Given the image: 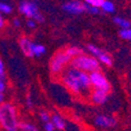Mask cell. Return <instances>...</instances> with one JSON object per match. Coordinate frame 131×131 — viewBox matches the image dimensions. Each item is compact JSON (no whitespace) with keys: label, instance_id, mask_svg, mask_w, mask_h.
<instances>
[{"label":"cell","instance_id":"obj_22","mask_svg":"<svg viewBox=\"0 0 131 131\" xmlns=\"http://www.w3.org/2000/svg\"><path fill=\"white\" fill-rule=\"evenodd\" d=\"M43 130L44 131H56V128H54L51 121H49L46 123H43Z\"/></svg>","mask_w":131,"mask_h":131},{"label":"cell","instance_id":"obj_4","mask_svg":"<svg viewBox=\"0 0 131 131\" xmlns=\"http://www.w3.org/2000/svg\"><path fill=\"white\" fill-rule=\"evenodd\" d=\"M71 62V58L65 52V50H59L49 60V71L53 77H60V74L68 67Z\"/></svg>","mask_w":131,"mask_h":131},{"label":"cell","instance_id":"obj_27","mask_svg":"<svg viewBox=\"0 0 131 131\" xmlns=\"http://www.w3.org/2000/svg\"><path fill=\"white\" fill-rule=\"evenodd\" d=\"M13 25H14V27H16V28H20L21 25H22V23H21V20L18 19V18L13 19Z\"/></svg>","mask_w":131,"mask_h":131},{"label":"cell","instance_id":"obj_1","mask_svg":"<svg viewBox=\"0 0 131 131\" xmlns=\"http://www.w3.org/2000/svg\"><path fill=\"white\" fill-rule=\"evenodd\" d=\"M59 78L64 87H66L67 90L74 95L88 96L92 90L89 73L79 70L70 65L65 68Z\"/></svg>","mask_w":131,"mask_h":131},{"label":"cell","instance_id":"obj_18","mask_svg":"<svg viewBox=\"0 0 131 131\" xmlns=\"http://www.w3.org/2000/svg\"><path fill=\"white\" fill-rule=\"evenodd\" d=\"M13 12V6L7 2L0 1V14L2 15H9Z\"/></svg>","mask_w":131,"mask_h":131},{"label":"cell","instance_id":"obj_23","mask_svg":"<svg viewBox=\"0 0 131 131\" xmlns=\"http://www.w3.org/2000/svg\"><path fill=\"white\" fill-rule=\"evenodd\" d=\"M86 13H88V14H92V15H96V14H99V13H100V8L87 5V7H86Z\"/></svg>","mask_w":131,"mask_h":131},{"label":"cell","instance_id":"obj_8","mask_svg":"<svg viewBox=\"0 0 131 131\" xmlns=\"http://www.w3.org/2000/svg\"><path fill=\"white\" fill-rule=\"evenodd\" d=\"M86 7L87 4L80 0H68L62 5V9L69 15H81L86 13Z\"/></svg>","mask_w":131,"mask_h":131},{"label":"cell","instance_id":"obj_19","mask_svg":"<svg viewBox=\"0 0 131 131\" xmlns=\"http://www.w3.org/2000/svg\"><path fill=\"white\" fill-rule=\"evenodd\" d=\"M50 118H51V114H50L47 110H44V109H42V110L39 111V119H40L42 123L49 122Z\"/></svg>","mask_w":131,"mask_h":131},{"label":"cell","instance_id":"obj_16","mask_svg":"<svg viewBox=\"0 0 131 131\" xmlns=\"http://www.w3.org/2000/svg\"><path fill=\"white\" fill-rule=\"evenodd\" d=\"M65 50V52H66L68 56L71 58V59H73V58H75V57H78V56H80V54H82V53H84V50L80 47V46H78V45H73V46H68V47H66L64 49Z\"/></svg>","mask_w":131,"mask_h":131},{"label":"cell","instance_id":"obj_7","mask_svg":"<svg viewBox=\"0 0 131 131\" xmlns=\"http://www.w3.org/2000/svg\"><path fill=\"white\" fill-rule=\"evenodd\" d=\"M89 79H90L91 87L93 89H100V90H105L109 92V90L111 88V85L109 83L108 79L101 70L89 73Z\"/></svg>","mask_w":131,"mask_h":131},{"label":"cell","instance_id":"obj_13","mask_svg":"<svg viewBox=\"0 0 131 131\" xmlns=\"http://www.w3.org/2000/svg\"><path fill=\"white\" fill-rule=\"evenodd\" d=\"M46 52V47L45 45H43L42 43H35L32 44V56L36 58H40L42 56H44Z\"/></svg>","mask_w":131,"mask_h":131},{"label":"cell","instance_id":"obj_6","mask_svg":"<svg viewBox=\"0 0 131 131\" xmlns=\"http://www.w3.org/2000/svg\"><path fill=\"white\" fill-rule=\"evenodd\" d=\"M86 49L88 51L89 54H91L92 57H94L97 61L100 62L101 65H104V66H111L112 65V58L107 51L101 49L100 47H97L94 44H87L86 45Z\"/></svg>","mask_w":131,"mask_h":131},{"label":"cell","instance_id":"obj_15","mask_svg":"<svg viewBox=\"0 0 131 131\" xmlns=\"http://www.w3.org/2000/svg\"><path fill=\"white\" fill-rule=\"evenodd\" d=\"M18 130L19 131H40L37 125L27 121H20Z\"/></svg>","mask_w":131,"mask_h":131},{"label":"cell","instance_id":"obj_28","mask_svg":"<svg viewBox=\"0 0 131 131\" xmlns=\"http://www.w3.org/2000/svg\"><path fill=\"white\" fill-rule=\"evenodd\" d=\"M5 26V19L2 14H0V29H2Z\"/></svg>","mask_w":131,"mask_h":131},{"label":"cell","instance_id":"obj_29","mask_svg":"<svg viewBox=\"0 0 131 131\" xmlns=\"http://www.w3.org/2000/svg\"><path fill=\"white\" fill-rule=\"evenodd\" d=\"M25 104H26V107H27V108H29V109L34 107V103H32V101H31V99H30L29 96H28L27 99H26V102H25Z\"/></svg>","mask_w":131,"mask_h":131},{"label":"cell","instance_id":"obj_5","mask_svg":"<svg viewBox=\"0 0 131 131\" xmlns=\"http://www.w3.org/2000/svg\"><path fill=\"white\" fill-rule=\"evenodd\" d=\"M18 9L21 15H23L27 19L35 20L37 23L44 22V16L40 12L39 6L35 1L31 0H22L18 6Z\"/></svg>","mask_w":131,"mask_h":131},{"label":"cell","instance_id":"obj_14","mask_svg":"<svg viewBox=\"0 0 131 131\" xmlns=\"http://www.w3.org/2000/svg\"><path fill=\"white\" fill-rule=\"evenodd\" d=\"M112 20H113L114 24H116L121 29H127V28L131 27V22L128 19H126V18L119 17V16H115V17H113Z\"/></svg>","mask_w":131,"mask_h":131},{"label":"cell","instance_id":"obj_25","mask_svg":"<svg viewBox=\"0 0 131 131\" xmlns=\"http://www.w3.org/2000/svg\"><path fill=\"white\" fill-rule=\"evenodd\" d=\"M25 25H26V27L29 28V29H34V28H36V26H37V22H36L35 20H32V19H27L26 22H25Z\"/></svg>","mask_w":131,"mask_h":131},{"label":"cell","instance_id":"obj_26","mask_svg":"<svg viewBox=\"0 0 131 131\" xmlns=\"http://www.w3.org/2000/svg\"><path fill=\"white\" fill-rule=\"evenodd\" d=\"M0 77H5V66L1 58H0Z\"/></svg>","mask_w":131,"mask_h":131},{"label":"cell","instance_id":"obj_20","mask_svg":"<svg viewBox=\"0 0 131 131\" xmlns=\"http://www.w3.org/2000/svg\"><path fill=\"white\" fill-rule=\"evenodd\" d=\"M118 34L122 39L127 40V41H131V27L127 28V29H121Z\"/></svg>","mask_w":131,"mask_h":131},{"label":"cell","instance_id":"obj_2","mask_svg":"<svg viewBox=\"0 0 131 131\" xmlns=\"http://www.w3.org/2000/svg\"><path fill=\"white\" fill-rule=\"evenodd\" d=\"M19 123L17 107L10 102H3L0 105V128L3 131H17Z\"/></svg>","mask_w":131,"mask_h":131},{"label":"cell","instance_id":"obj_17","mask_svg":"<svg viewBox=\"0 0 131 131\" xmlns=\"http://www.w3.org/2000/svg\"><path fill=\"white\" fill-rule=\"evenodd\" d=\"M100 8L106 14H112L115 10V5L112 1H110V0H104V2Z\"/></svg>","mask_w":131,"mask_h":131},{"label":"cell","instance_id":"obj_11","mask_svg":"<svg viewBox=\"0 0 131 131\" xmlns=\"http://www.w3.org/2000/svg\"><path fill=\"white\" fill-rule=\"evenodd\" d=\"M19 47H20V50L22 51V53L24 54L25 57L27 58H34L32 56V44H34V42H32L28 37H21L19 39Z\"/></svg>","mask_w":131,"mask_h":131},{"label":"cell","instance_id":"obj_30","mask_svg":"<svg viewBox=\"0 0 131 131\" xmlns=\"http://www.w3.org/2000/svg\"><path fill=\"white\" fill-rule=\"evenodd\" d=\"M3 102H4V95H3V93L0 92V105H1Z\"/></svg>","mask_w":131,"mask_h":131},{"label":"cell","instance_id":"obj_3","mask_svg":"<svg viewBox=\"0 0 131 131\" xmlns=\"http://www.w3.org/2000/svg\"><path fill=\"white\" fill-rule=\"evenodd\" d=\"M70 66L77 68L79 70L85 71L87 73H91L93 71H97L101 68V64L94 57L89 53H82L80 56L71 59Z\"/></svg>","mask_w":131,"mask_h":131},{"label":"cell","instance_id":"obj_21","mask_svg":"<svg viewBox=\"0 0 131 131\" xmlns=\"http://www.w3.org/2000/svg\"><path fill=\"white\" fill-rule=\"evenodd\" d=\"M103 2H104V0H84V3H86L87 5L93 6V7H97V8L101 7Z\"/></svg>","mask_w":131,"mask_h":131},{"label":"cell","instance_id":"obj_10","mask_svg":"<svg viewBox=\"0 0 131 131\" xmlns=\"http://www.w3.org/2000/svg\"><path fill=\"white\" fill-rule=\"evenodd\" d=\"M89 100L94 105H104L109 99V92L100 89H93L89 93Z\"/></svg>","mask_w":131,"mask_h":131},{"label":"cell","instance_id":"obj_12","mask_svg":"<svg viewBox=\"0 0 131 131\" xmlns=\"http://www.w3.org/2000/svg\"><path fill=\"white\" fill-rule=\"evenodd\" d=\"M51 123L53 124L56 130L59 131H64L67 127V122L65 119L64 116H62L60 113H53L51 114V118H50Z\"/></svg>","mask_w":131,"mask_h":131},{"label":"cell","instance_id":"obj_24","mask_svg":"<svg viewBox=\"0 0 131 131\" xmlns=\"http://www.w3.org/2000/svg\"><path fill=\"white\" fill-rule=\"evenodd\" d=\"M6 81H5V78L4 77H0V92L3 93L5 90H6Z\"/></svg>","mask_w":131,"mask_h":131},{"label":"cell","instance_id":"obj_9","mask_svg":"<svg viewBox=\"0 0 131 131\" xmlns=\"http://www.w3.org/2000/svg\"><path fill=\"white\" fill-rule=\"evenodd\" d=\"M93 123L96 127L99 128H113L116 125V119L108 114H97L93 118Z\"/></svg>","mask_w":131,"mask_h":131}]
</instances>
